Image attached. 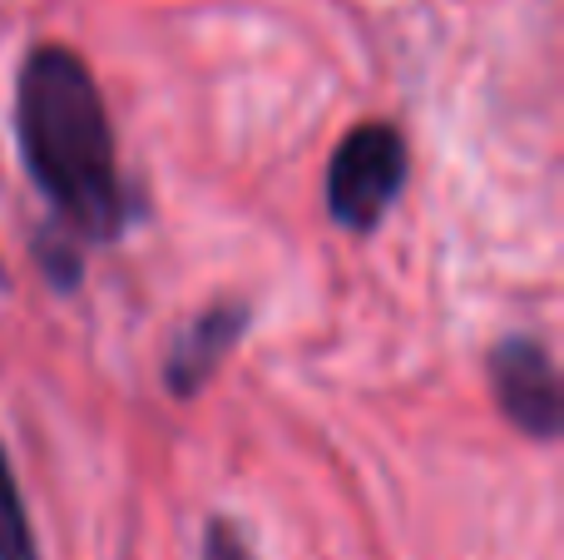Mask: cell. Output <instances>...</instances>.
Wrapping results in <instances>:
<instances>
[{
    "instance_id": "3957f363",
    "label": "cell",
    "mask_w": 564,
    "mask_h": 560,
    "mask_svg": "<svg viewBox=\"0 0 564 560\" xmlns=\"http://www.w3.org/2000/svg\"><path fill=\"white\" fill-rule=\"evenodd\" d=\"M486 373H490V392L496 407L520 437L550 446L564 432V387H560V367L550 357V347L530 333H510L500 337L486 353Z\"/></svg>"
},
{
    "instance_id": "8992f818",
    "label": "cell",
    "mask_w": 564,
    "mask_h": 560,
    "mask_svg": "<svg viewBox=\"0 0 564 560\" xmlns=\"http://www.w3.org/2000/svg\"><path fill=\"white\" fill-rule=\"evenodd\" d=\"M30 254H35L40 278H45L55 293H75V288H79V278H85V248H79V244L59 238L55 228H40L35 244H30Z\"/></svg>"
},
{
    "instance_id": "6da1fadb",
    "label": "cell",
    "mask_w": 564,
    "mask_h": 560,
    "mask_svg": "<svg viewBox=\"0 0 564 560\" xmlns=\"http://www.w3.org/2000/svg\"><path fill=\"white\" fill-rule=\"evenodd\" d=\"M15 144L30 184L50 208L59 238L79 248L119 244L139 204L119 174L115 125L99 79L69 45H35L15 75Z\"/></svg>"
},
{
    "instance_id": "5b68a950",
    "label": "cell",
    "mask_w": 564,
    "mask_h": 560,
    "mask_svg": "<svg viewBox=\"0 0 564 560\" xmlns=\"http://www.w3.org/2000/svg\"><path fill=\"white\" fill-rule=\"evenodd\" d=\"M0 560H40L35 526H30L25 496L15 486V466H10L6 446H0Z\"/></svg>"
},
{
    "instance_id": "7a4b0ae2",
    "label": "cell",
    "mask_w": 564,
    "mask_h": 560,
    "mask_svg": "<svg viewBox=\"0 0 564 560\" xmlns=\"http://www.w3.org/2000/svg\"><path fill=\"white\" fill-rule=\"evenodd\" d=\"M406 179H411L406 134L397 125H387V119H361L327 164L322 194H327L332 224L361 238L377 234L381 218L397 208Z\"/></svg>"
},
{
    "instance_id": "52a82bcc",
    "label": "cell",
    "mask_w": 564,
    "mask_h": 560,
    "mask_svg": "<svg viewBox=\"0 0 564 560\" xmlns=\"http://www.w3.org/2000/svg\"><path fill=\"white\" fill-rule=\"evenodd\" d=\"M198 560H258L248 536L238 531L228 516H208L204 521V556Z\"/></svg>"
},
{
    "instance_id": "277c9868",
    "label": "cell",
    "mask_w": 564,
    "mask_h": 560,
    "mask_svg": "<svg viewBox=\"0 0 564 560\" xmlns=\"http://www.w3.org/2000/svg\"><path fill=\"white\" fill-rule=\"evenodd\" d=\"M253 313L238 298H218V303L198 308L164 347V387L174 402H194L208 383L218 377L224 357L238 347V337L248 333Z\"/></svg>"
}]
</instances>
